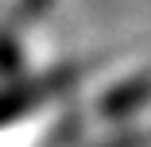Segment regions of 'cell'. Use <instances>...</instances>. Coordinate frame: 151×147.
Masks as SVG:
<instances>
[{"instance_id":"1","label":"cell","mask_w":151,"mask_h":147,"mask_svg":"<svg viewBox=\"0 0 151 147\" xmlns=\"http://www.w3.org/2000/svg\"><path fill=\"white\" fill-rule=\"evenodd\" d=\"M58 85L62 81H31V85H16V89H0V124L16 120V116H23L31 105L47 101L50 93H58Z\"/></svg>"}]
</instances>
